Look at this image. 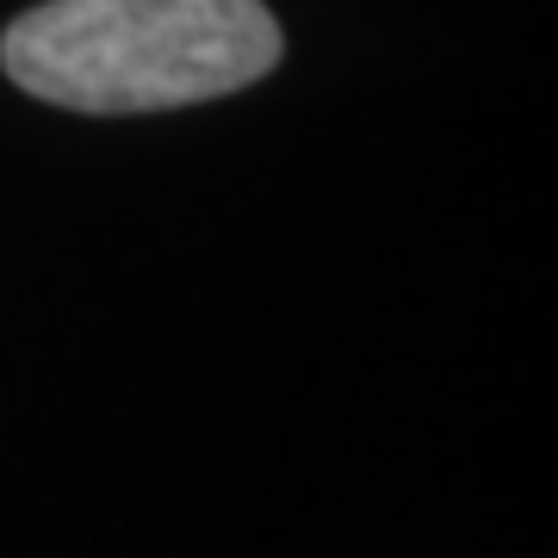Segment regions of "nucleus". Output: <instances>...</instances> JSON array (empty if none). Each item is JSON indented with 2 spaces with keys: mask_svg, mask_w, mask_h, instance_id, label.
I'll list each match as a JSON object with an SVG mask.
<instances>
[{
  "mask_svg": "<svg viewBox=\"0 0 558 558\" xmlns=\"http://www.w3.org/2000/svg\"><path fill=\"white\" fill-rule=\"evenodd\" d=\"M260 0H38L0 38V69L62 112H168L223 100L279 62Z\"/></svg>",
  "mask_w": 558,
  "mask_h": 558,
  "instance_id": "f257e3e1",
  "label": "nucleus"
}]
</instances>
